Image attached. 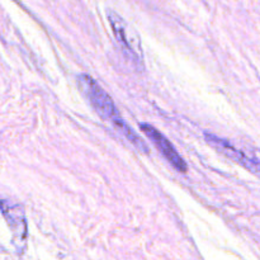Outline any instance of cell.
I'll return each mask as SVG.
<instances>
[{
	"instance_id": "5",
	"label": "cell",
	"mask_w": 260,
	"mask_h": 260,
	"mask_svg": "<svg viewBox=\"0 0 260 260\" xmlns=\"http://www.w3.org/2000/svg\"><path fill=\"white\" fill-rule=\"evenodd\" d=\"M0 207H2L5 218L12 228L14 235L24 240L27 238V221H25L24 210L22 206L12 205L10 202L3 201L0 202Z\"/></svg>"
},
{
	"instance_id": "1",
	"label": "cell",
	"mask_w": 260,
	"mask_h": 260,
	"mask_svg": "<svg viewBox=\"0 0 260 260\" xmlns=\"http://www.w3.org/2000/svg\"><path fill=\"white\" fill-rule=\"evenodd\" d=\"M78 81L79 85H80V89L85 94V96L90 102L91 107L95 109L96 113L103 119H107V121L111 122L114 128L119 134L123 135L135 147L141 150L142 152H149V147L142 141L141 137L137 136L136 132L122 118L116 104L112 101L111 96L107 94V91L90 75H86V74L79 75Z\"/></svg>"
},
{
	"instance_id": "2",
	"label": "cell",
	"mask_w": 260,
	"mask_h": 260,
	"mask_svg": "<svg viewBox=\"0 0 260 260\" xmlns=\"http://www.w3.org/2000/svg\"><path fill=\"white\" fill-rule=\"evenodd\" d=\"M107 15H108L109 22L113 28L114 36L123 48V52L127 58L134 60L136 65H142L144 58H142L141 42H140V37L136 35L134 28L121 15H118L112 9L107 12Z\"/></svg>"
},
{
	"instance_id": "4",
	"label": "cell",
	"mask_w": 260,
	"mask_h": 260,
	"mask_svg": "<svg viewBox=\"0 0 260 260\" xmlns=\"http://www.w3.org/2000/svg\"><path fill=\"white\" fill-rule=\"evenodd\" d=\"M205 137H206V141H207L213 149L217 150L218 152H221V154H223L225 156H228L229 159H231L233 161L243 165L244 168H246V169H249L250 172H253L254 174L258 173V169H259L258 160L246 156L243 151H240V150H238L236 147H234L233 144H230L228 140L221 139V137L216 136V135L210 134V132H206Z\"/></svg>"
},
{
	"instance_id": "3",
	"label": "cell",
	"mask_w": 260,
	"mask_h": 260,
	"mask_svg": "<svg viewBox=\"0 0 260 260\" xmlns=\"http://www.w3.org/2000/svg\"><path fill=\"white\" fill-rule=\"evenodd\" d=\"M141 131L149 137V140H151V142L157 147V150H160L162 156H164L175 169L179 170V172L182 173L187 172V164L184 162V160H183L182 156L178 154L172 142H170L161 132L157 131L155 127L150 126V124H141Z\"/></svg>"
}]
</instances>
